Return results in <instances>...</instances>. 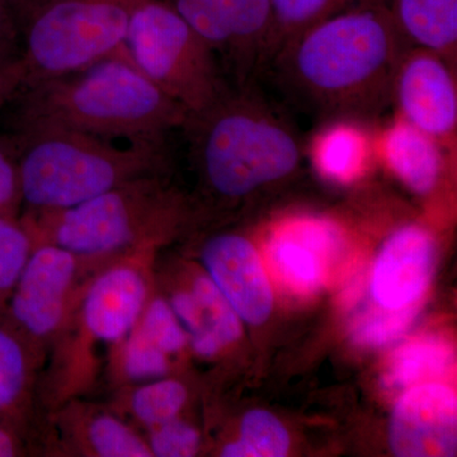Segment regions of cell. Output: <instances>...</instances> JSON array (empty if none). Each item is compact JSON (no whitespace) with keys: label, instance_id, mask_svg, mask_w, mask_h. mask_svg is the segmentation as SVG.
Here are the masks:
<instances>
[{"label":"cell","instance_id":"cell-35","mask_svg":"<svg viewBox=\"0 0 457 457\" xmlns=\"http://www.w3.org/2000/svg\"><path fill=\"white\" fill-rule=\"evenodd\" d=\"M17 444L13 435L0 423V457H11L16 455Z\"/></svg>","mask_w":457,"mask_h":457},{"label":"cell","instance_id":"cell-2","mask_svg":"<svg viewBox=\"0 0 457 457\" xmlns=\"http://www.w3.org/2000/svg\"><path fill=\"white\" fill-rule=\"evenodd\" d=\"M13 104L17 137L32 132H80L110 140L165 143L189 113L116 54L73 73L26 84Z\"/></svg>","mask_w":457,"mask_h":457},{"label":"cell","instance_id":"cell-16","mask_svg":"<svg viewBox=\"0 0 457 457\" xmlns=\"http://www.w3.org/2000/svg\"><path fill=\"white\" fill-rule=\"evenodd\" d=\"M376 154L408 188L431 194L441 179L445 150L440 141L396 117L375 137Z\"/></svg>","mask_w":457,"mask_h":457},{"label":"cell","instance_id":"cell-19","mask_svg":"<svg viewBox=\"0 0 457 457\" xmlns=\"http://www.w3.org/2000/svg\"><path fill=\"white\" fill-rule=\"evenodd\" d=\"M192 294L198 308L197 329L189 336L195 352L212 357L242 335L239 315L209 276L195 279Z\"/></svg>","mask_w":457,"mask_h":457},{"label":"cell","instance_id":"cell-21","mask_svg":"<svg viewBox=\"0 0 457 457\" xmlns=\"http://www.w3.org/2000/svg\"><path fill=\"white\" fill-rule=\"evenodd\" d=\"M369 0H270L273 33L270 62L286 41L315 23Z\"/></svg>","mask_w":457,"mask_h":457},{"label":"cell","instance_id":"cell-29","mask_svg":"<svg viewBox=\"0 0 457 457\" xmlns=\"http://www.w3.org/2000/svg\"><path fill=\"white\" fill-rule=\"evenodd\" d=\"M370 312L361 317L352 328L353 341L362 345H383L398 338L411 326L417 309H385Z\"/></svg>","mask_w":457,"mask_h":457},{"label":"cell","instance_id":"cell-8","mask_svg":"<svg viewBox=\"0 0 457 457\" xmlns=\"http://www.w3.org/2000/svg\"><path fill=\"white\" fill-rule=\"evenodd\" d=\"M171 4L213 53L227 59L236 86L253 82L261 66L270 62V0H173Z\"/></svg>","mask_w":457,"mask_h":457},{"label":"cell","instance_id":"cell-24","mask_svg":"<svg viewBox=\"0 0 457 457\" xmlns=\"http://www.w3.org/2000/svg\"><path fill=\"white\" fill-rule=\"evenodd\" d=\"M187 400V390L176 380L144 384L131 396V411L144 425H163L179 416Z\"/></svg>","mask_w":457,"mask_h":457},{"label":"cell","instance_id":"cell-25","mask_svg":"<svg viewBox=\"0 0 457 457\" xmlns=\"http://www.w3.org/2000/svg\"><path fill=\"white\" fill-rule=\"evenodd\" d=\"M31 248L29 228L11 215H0V302L7 299L16 286Z\"/></svg>","mask_w":457,"mask_h":457},{"label":"cell","instance_id":"cell-13","mask_svg":"<svg viewBox=\"0 0 457 457\" xmlns=\"http://www.w3.org/2000/svg\"><path fill=\"white\" fill-rule=\"evenodd\" d=\"M338 228L319 219L288 222L270 239L269 255L279 278L302 294L318 291L327 281L330 260L341 254Z\"/></svg>","mask_w":457,"mask_h":457},{"label":"cell","instance_id":"cell-27","mask_svg":"<svg viewBox=\"0 0 457 457\" xmlns=\"http://www.w3.org/2000/svg\"><path fill=\"white\" fill-rule=\"evenodd\" d=\"M120 368L129 380L149 381L163 378L170 369V362L167 353L134 328L122 341Z\"/></svg>","mask_w":457,"mask_h":457},{"label":"cell","instance_id":"cell-14","mask_svg":"<svg viewBox=\"0 0 457 457\" xmlns=\"http://www.w3.org/2000/svg\"><path fill=\"white\" fill-rule=\"evenodd\" d=\"M436 246L425 228H400L385 243L372 275V295L381 308L402 309L416 303L432 278Z\"/></svg>","mask_w":457,"mask_h":457},{"label":"cell","instance_id":"cell-26","mask_svg":"<svg viewBox=\"0 0 457 457\" xmlns=\"http://www.w3.org/2000/svg\"><path fill=\"white\" fill-rule=\"evenodd\" d=\"M88 441L98 456H152L147 442L132 431L130 427L111 416H99L90 422Z\"/></svg>","mask_w":457,"mask_h":457},{"label":"cell","instance_id":"cell-12","mask_svg":"<svg viewBox=\"0 0 457 457\" xmlns=\"http://www.w3.org/2000/svg\"><path fill=\"white\" fill-rule=\"evenodd\" d=\"M209 278L234 311L248 323H264L273 306V294L254 246L245 237L222 234L203 252Z\"/></svg>","mask_w":457,"mask_h":457},{"label":"cell","instance_id":"cell-11","mask_svg":"<svg viewBox=\"0 0 457 457\" xmlns=\"http://www.w3.org/2000/svg\"><path fill=\"white\" fill-rule=\"evenodd\" d=\"M390 445L400 457L455 456V393L441 384L411 387L394 409Z\"/></svg>","mask_w":457,"mask_h":457},{"label":"cell","instance_id":"cell-7","mask_svg":"<svg viewBox=\"0 0 457 457\" xmlns=\"http://www.w3.org/2000/svg\"><path fill=\"white\" fill-rule=\"evenodd\" d=\"M167 201L146 176L73 207L42 212L49 243L74 255L111 253L159 228Z\"/></svg>","mask_w":457,"mask_h":457},{"label":"cell","instance_id":"cell-33","mask_svg":"<svg viewBox=\"0 0 457 457\" xmlns=\"http://www.w3.org/2000/svg\"><path fill=\"white\" fill-rule=\"evenodd\" d=\"M25 86V69L21 59L0 69V108L7 104L14 95Z\"/></svg>","mask_w":457,"mask_h":457},{"label":"cell","instance_id":"cell-10","mask_svg":"<svg viewBox=\"0 0 457 457\" xmlns=\"http://www.w3.org/2000/svg\"><path fill=\"white\" fill-rule=\"evenodd\" d=\"M75 257L51 243L31 252L9 295V314L20 329L38 338L57 329L77 272Z\"/></svg>","mask_w":457,"mask_h":457},{"label":"cell","instance_id":"cell-23","mask_svg":"<svg viewBox=\"0 0 457 457\" xmlns=\"http://www.w3.org/2000/svg\"><path fill=\"white\" fill-rule=\"evenodd\" d=\"M29 361L13 328L0 321V420L11 416L25 394Z\"/></svg>","mask_w":457,"mask_h":457},{"label":"cell","instance_id":"cell-6","mask_svg":"<svg viewBox=\"0 0 457 457\" xmlns=\"http://www.w3.org/2000/svg\"><path fill=\"white\" fill-rule=\"evenodd\" d=\"M139 0H51L23 23L25 86L73 73L121 50Z\"/></svg>","mask_w":457,"mask_h":457},{"label":"cell","instance_id":"cell-20","mask_svg":"<svg viewBox=\"0 0 457 457\" xmlns=\"http://www.w3.org/2000/svg\"><path fill=\"white\" fill-rule=\"evenodd\" d=\"M453 362V352L441 339H416L394 354L385 383L395 389H404L423 378L441 376Z\"/></svg>","mask_w":457,"mask_h":457},{"label":"cell","instance_id":"cell-17","mask_svg":"<svg viewBox=\"0 0 457 457\" xmlns=\"http://www.w3.org/2000/svg\"><path fill=\"white\" fill-rule=\"evenodd\" d=\"M408 46L440 54L456 64L457 0H385Z\"/></svg>","mask_w":457,"mask_h":457},{"label":"cell","instance_id":"cell-32","mask_svg":"<svg viewBox=\"0 0 457 457\" xmlns=\"http://www.w3.org/2000/svg\"><path fill=\"white\" fill-rule=\"evenodd\" d=\"M20 197L18 165L13 163L4 146L0 145V215H11Z\"/></svg>","mask_w":457,"mask_h":457},{"label":"cell","instance_id":"cell-18","mask_svg":"<svg viewBox=\"0 0 457 457\" xmlns=\"http://www.w3.org/2000/svg\"><path fill=\"white\" fill-rule=\"evenodd\" d=\"M311 147L319 173L342 185L360 179L376 153L375 137L354 120L347 119L324 126Z\"/></svg>","mask_w":457,"mask_h":457},{"label":"cell","instance_id":"cell-31","mask_svg":"<svg viewBox=\"0 0 457 457\" xmlns=\"http://www.w3.org/2000/svg\"><path fill=\"white\" fill-rule=\"evenodd\" d=\"M22 33L16 11L9 0H0V69L13 64L22 56Z\"/></svg>","mask_w":457,"mask_h":457},{"label":"cell","instance_id":"cell-3","mask_svg":"<svg viewBox=\"0 0 457 457\" xmlns=\"http://www.w3.org/2000/svg\"><path fill=\"white\" fill-rule=\"evenodd\" d=\"M204 180L225 198L249 196L299 168L303 144L253 82L228 88L183 126Z\"/></svg>","mask_w":457,"mask_h":457},{"label":"cell","instance_id":"cell-28","mask_svg":"<svg viewBox=\"0 0 457 457\" xmlns=\"http://www.w3.org/2000/svg\"><path fill=\"white\" fill-rule=\"evenodd\" d=\"M135 328L168 356L182 351L187 343V336L182 324L174 314L170 303L163 299L146 303Z\"/></svg>","mask_w":457,"mask_h":457},{"label":"cell","instance_id":"cell-30","mask_svg":"<svg viewBox=\"0 0 457 457\" xmlns=\"http://www.w3.org/2000/svg\"><path fill=\"white\" fill-rule=\"evenodd\" d=\"M147 446L152 456H195L200 446V436L194 427L174 418L163 425L152 427Z\"/></svg>","mask_w":457,"mask_h":457},{"label":"cell","instance_id":"cell-34","mask_svg":"<svg viewBox=\"0 0 457 457\" xmlns=\"http://www.w3.org/2000/svg\"><path fill=\"white\" fill-rule=\"evenodd\" d=\"M12 7L16 11L18 20H20L21 27L32 16L37 9L44 7L51 0H9Z\"/></svg>","mask_w":457,"mask_h":457},{"label":"cell","instance_id":"cell-5","mask_svg":"<svg viewBox=\"0 0 457 457\" xmlns=\"http://www.w3.org/2000/svg\"><path fill=\"white\" fill-rule=\"evenodd\" d=\"M117 54L189 114L212 106L228 88L212 47L164 0H139Z\"/></svg>","mask_w":457,"mask_h":457},{"label":"cell","instance_id":"cell-15","mask_svg":"<svg viewBox=\"0 0 457 457\" xmlns=\"http://www.w3.org/2000/svg\"><path fill=\"white\" fill-rule=\"evenodd\" d=\"M147 303V282L139 267L123 263L104 270L83 302L84 329L93 339L120 343L137 326Z\"/></svg>","mask_w":457,"mask_h":457},{"label":"cell","instance_id":"cell-1","mask_svg":"<svg viewBox=\"0 0 457 457\" xmlns=\"http://www.w3.org/2000/svg\"><path fill=\"white\" fill-rule=\"evenodd\" d=\"M408 47L385 0H369L297 33L270 62L286 88L320 116L361 120L392 102Z\"/></svg>","mask_w":457,"mask_h":457},{"label":"cell","instance_id":"cell-22","mask_svg":"<svg viewBox=\"0 0 457 457\" xmlns=\"http://www.w3.org/2000/svg\"><path fill=\"white\" fill-rule=\"evenodd\" d=\"M242 437L222 450L225 457H282L290 449V436L269 411H249L242 422Z\"/></svg>","mask_w":457,"mask_h":457},{"label":"cell","instance_id":"cell-4","mask_svg":"<svg viewBox=\"0 0 457 457\" xmlns=\"http://www.w3.org/2000/svg\"><path fill=\"white\" fill-rule=\"evenodd\" d=\"M21 197L40 212L69 209L158 170L165 143L46 130L17 137Z\"/></svg>","mask_w":457,"mask_h":457},{"label":"cell","instance_id":"cell-9","mask_svg":"<svg viewBox=\"0 0 457 457\" xmlns=\"http://www.w3.org/2000/svg\"><path fill=\"white\" fill-rule=\"evenodd\" d=\"M392 101L398 116L449 149L455 147V65L435 51L409 46L394 75Z\"/></svg>","mask_w":457,"mask_h":457}]
</instances>
